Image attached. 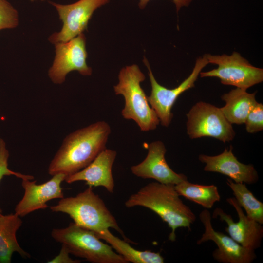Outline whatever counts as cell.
<instances>
[{
	"mask_svg": "<svg viewBox=\"0 0 263 263\" xmlns=\"http://www.w3.org/2000/svg\"><path fill=\"white\" fill-rule=\"evenodd\" d=\"M111 132L109 124L100 121L70 134L51 162L49 174L67 176L85 168L106 148Z\"/></svg>",
	"mask_w": 263,
	"mask_h": 263,
	"instance_id": "6da1fadb",
	"label": "cell"
},
{
	"mask_svg": "<svg viewBox=\"0 0 263 263\" xmlns=\"http://www.w3.org/2000/svg\"><path fill=\"white\" fill-rule=\"evenodd\" d=\"M179 196L174 185L151 182L131 195L125 205L128 208L143 207L153 211L171 229L169 240L174 242L176 229L184 227L191 231V225L196 219L194 212Z\"/></svg>",
	"mask_w": 263,
	"mask_h": 263,
	"instance_id": "7a4b0ae2",
	"label": "cell"
},
{
	"mask_svg": "<svg viewBox=\"0 0 263 263\" xmlns=\"http://www.w3.org/2000/svg\"><path fill=\"white\" fill-rule=\"evenodd\" d=\"M50 208L53 212L67 214L75 224L95 234L112 228L124 236L115 217L92 187L75 197L60 199L57 205Z\"/></svg>",
	"mask_w": 263,
	"mask_h": 263,
	"instance_id": "3957f363",
	"label": "cell"
},
{
	"mask_svg": "<svg viewBox=\"0 0 263 263\" xmlns=\"http://www.w3.org/2000/svg\"><path fill=\"white\" fill-rule=\"evenodd\" d=\"M118 79L114 90L116 95L124 97L125 105L121 111L123 118L133 120L142 132L155 130L160 121L141 86L145 79L144 74L137 65L133 64L120 70Z\"/></svg>",
	"mask_w": 263,
	"mask_h": 263,
	"instance_id": "277c9868",
	"label": "cell"
},
{
	"mask_svg": "<svg viewBox=\"0 0 263 263\" xmlns=\"http://www.w3.org/2000/svg\"><path fill=\"white\" fill-rule=\"evenodd\" d=\"M51 236L67 248L70 254L93 263H127L109 244L100 240L92 231L74 222L63 228H55Z\"/></svg>",
	"mask_w": 263,
	"mask_h": 263,
	"instance_id": "5b68a950",
	"label": "cell"
},
{
	"mask_svg": "<svg viewBox=\"0 0 263 263\" xmlns=\"http://www.w3.org/2000/svg\"><path fill=\"white\" fill-rule=\"evenodd\" d=\"M209 63L217 64V68L200 72V76L216 77L224 85L247 90L263 81V69L253 66L237 52L231 56L205 55Z\"/></svg>",
	"mask_w": 263,
	"mask_h": 263,
	"instance_id": "8992f818",
	"label": "cell"
},
{
	"mask_svg": "<svg viewBox=\"0 0 263 263\" xmlns=\"http://www.w3.org/2000/svg\"><path fill=\"white\" fill-rule=\"evenodd\" d=\"M187 131L190 138L211 137L225 143L232 140L235 132L220 108L200 101L187 114Z\"/></svg>",
	"mask_w": 263,
	"mask_h": 263,
	"instance_id": "52a82bcc",
	"label": "cell"
},
{
	"mask_svg": "<svg viewBox=\"0 0 263 263\" xmlns=\"http://www.w3.org/2000/svg\"><path fill=\"white\" fill-rule=\"evenodd\" d=\"M143 62L148 70L151 87L150 94L147 96L148 101L155 112L161 125L167 127L171 122L173 117L171 109L177 99L183 92L194 87L199 74L209 62L205 55L203 57H199L189 76L177 87L170 89L157 82L145 57Z\"/></svg>",
	"mask_w": 263,
	"mask_h": 263,
	"instance_id": "ba28073f",
	"label": "cell"
},
{
	"mask_svg": "<svg viewBox=\"0 0 263 263\" xmlns=\"http://www.w3.org/2000/svg\"><path fill=\"white\" fill-rule=\"evenodd\" d=\"M56 56L48 75L55 84H61L66 75L77 71L84 76L91 75L92 68L87 65L86 38L81 33L65 42L55 44Z\"/></svg>",
	"mask_w": 263,
	"mask_h": 263,
	"instance_id": "9c48e42d",
	"label": "cell"
},
{
	"mask_svg": "<svg viewBox=\"0 0 263 263\" xmlns=\"http://www.w3.org/2000/svg\"><path fill=\"white\" fill-rule=\"evenodd\" d=\"M109 0H79L69 5L50 2L57 10L63 22L61 30L53 33L49 40L54 44L67 42L87 29L94 11L109 2Z\"/></svg>",
	"mask_w": 263,
	"mask_h": 263,
	"instance_id": "30bf717a",
	"label": "cell"
},
{
	"mask_svg": "<svg viewBox=\"0 0 263 263\" xmlns=\"http://www.w3.org/2000/svg\"><path fill=\"white\" fill-rule=\"evenodd\" d=\"M199 218L205 227V231L197 240L199 245L208 241L216 244L218 248L212 253L213 258L222 263H250L256 258L255 250L244 247L230 236L215 231L211 224V217L207 209L202 210Z\"/></svg>",
	"mask_w": 263,
	"mask_h": 263,
	"instance_id": "8fae6325",
	"label": "cell"
},
{
	"mask_svg": "<svg viewBox=\"0 0 263 263\" xmlns=\"http://www.w3.org/2000/svg\"><path fill=\"white\" fill-rule=\"evenodd\" d=\"M226 201L235 208L238 221L234 222L230 214L218 207L214 210L212 217H219L220 220L225 221L227 225L225 231L241 245L253 250L260 247L263 237V226L244 213L235 197L227 198Z\"/></svg>",
	"mask_w": 263,
	"mask_h": 263,
	"instance_id": "7c38bea8",
	"label": "cell"
},
{
	"mask_svg": "<svg viewBox=\"0 0 263 263\" xmlns=\"http://www.w3.org/2000/svg\"><path fill=\"white\" fill-rule=\"evenodd\" d=\"M66 176L65 174L57 173L41 184H36V180L22 179L24 194L16 205L15 213L23 217L35 210L46 208L48 207L46 203L51 200L63 198L61 184Z\"/></svg>",
	"mask_w": 263,
	"mask_h": 263,
	"instance_id": "4fadbf2b",
	"label": "cell"
},
{
	"mask_svg": "<svg viewBox=\"0 0 263 263\" xmlns=\"http://www.w3.org/2000/svg\"><path fill=\"white\" fill-rule=\"evenodd\" d=\"M148 150L146 157L141 162L131 167L134 175L174 185L188 179L185 175L175 172L169 166L165 157L167 150L162 141L150 143L148 145Z\"/></svg>",
	"mask_w": 263,
	"mask_h": 263,
	"instance_id": "5bb4252c",
	"label": "cell"
},
{
	"mask_svg": "<svg viewBox=\"0 0 263 263\" xmlns=\"http://www.w3.org/2000/svg\"><path fill=\"white\" fill-rule=\"evenodd\" d=\"M198 159L205 164L204 168L205 171L221 173L227 176L235 183L253 184L258 181V174L253 165L239 161L233 153L231 146L229 149L225 148L219 155L200 154Z\"/></svg>",
	"mask_w": 263,
	"mask_h": 263,
	"instance_id": "9a60e30c",
	"label": "cell"
},
{
	"mask_svg": "<svg viewBox=\"0 0 263 263\" xmlns=\"http://www.w3.org/2000/svg\"><path fill=\"white\" fill-rule=\"evenodd\" d=\"M116 155L115 150L105 148L85 168L67 175L65 181L69 184L84 181L90 187L101 186L108 192L113 193L114 182L112 168Z\"/></svg>",
	"mask_w": 263,
	"mask_h": 263,
	"instance_id": "2e32d148",
	"label": "cell"
},
{
	"mask_svg": "<svg viewBox=\"0 0 263 263\" xmlns=\"http://www.w3.org/2000/svg\"><path fill=\"white\" fill-rule=\"evenodd\" d=\"M256 94V92L249 93L246 90L237 88L222 96L225 104L220 109L231 124L240 125L244 123L248 113L257 103Z\"/></svg>",
	"mask_w": 263,
	"mask_h": 263,
	"instance_id": "e0dca14e",
	"label": "cell"
},
{
	"mask_svg": "<svg viewBox=\"0 0 263 263\" xmlns=\"http://www.w3.org/2000/svg\"><path fill=\"white\" fill-rule=\"evenodd\" d=\"M22 224L20 217L16 213L0 217V263H10L14 252H17L23 258H30L29 253L20 246L16 238V232Z\"/></svg>",
	"mask_w": 263,
	"mask_h": 263,
	"instance_id": "ac0fdd59",
	"label": "cell"
},
{
	"mask_svg": "<svg viewBox=\"0 0 263 263\" xmlns=\"http://www.w3.org/2000/svg\"><path fill=\"white\" fill-rule=\"evenodd\" d=\"M109 244L116 252L128 262L133 263H163L164 259L160 253L151 250L135 249L128 242L113 235L109 229L95 234Z\"/></svg>",
	"mask_w": 263,
	"mask_h": 263,
	"instance_id": "d6986e66",
	"label": "cell"
},
{
	"mask_svg": "<svg viewBox=\"0 0 263 263\" xmlns=\"http://www.w3.org/2000/svg\"><path fill=\"white\" fill-rule=\"evenodd\" d=\"M174 188L179 196L210 209L216 202L220 200L217 186L214 185H202L184 180L175 185Z\"/></svg>",
	"mask_w": 263,
	"mask_h": 263,
	"instance_id": "ffe728a7",
	"label": "cell"
},
{
	"mask_svg": "<svg viewBox=\"0 0 263 263\" xmlns=\"http://www.w3.org/2000/svg\"><path fill=\"white\" fill-rule=\"evenodd\" d=\"M226 184L231 189L238 203L245 210L246 216L262 225L263 203L254 196L247 188L245 184L235 183L230 178H228Z\"/></svg>",
	"mask_w": 263,
	"mask_h": 263,
	"instance_id": "44dd1931",
	"label": "cell"
},
{
	"mask_svg": "<svg viewBox=\"0 0 263 263\" xmlns=\"http://www.w3.org/2000/svg\"><path fill=\"white\" fill-rule=\"evenodd\" d=\"M18 23L17 11L6 0H0V30L14 28Z\"/></svg>",
	"mask_w": 263,
	"mask_h": 263,
	"instance_id": "7402d4cb",
	"label": "cell"
},
{
	"mask_svg": "<svg viewBox=\"0 0 263 263\" xmlns=\"http://www.w3.org/2000/svg\"><path fill=\"white\" fill-rule=\"evenodd\" d=\"M248 133H254L263 129V105L257 103L251 109L244 123Z\"/></svg>",
	"mask_w": 263,
	"mask_h": 263,
	"instance_id": "603a6c76",
	"label": "cell"
},
{
	"mask_svg": "<svg viewBox=\"0 0 263 263\" xmlns=\"http://www.w3.org/2000/svg\"><path fill=\"white\" fill-rule=\"evenodd\" d=\"M9 154L6 148V144L2 139L0 138V182L3 176L14 175L21 179L32 180L34 177L16 172L9 169L8 168V159ZM0 209V218L2 215Z\"/></svg>",
	"mask_w": 263,
	"mask_h": 263,
	"instance_id": "cb8c5ba5",
	"label": "cell"
},
{
	"mask_svg": "<svg viewBox=\"0 0 263 263\" xmlns=\"http://www.w3.org/2000/svg\"><path fill=\"white\" fill-rule=\"evenodd\" d=\"M70 252L65 246L62 244L60 251L58 255L52 260L47 262L48 263H79V260L72 259L69 256Z\"/></svg>",
	"mask_w": 263,
	"mask_h": 263,
	"instance_id": "d4e9b609",
	"label": "cell"
},
{
	"mask_svg": "<svg viewBox=\"0 0 263 263\" xmlns=\"http://www.w3.org/2000/svg\"><path fill=\"white\" fill-rule=\"evenodd\" d=\"M150 0H140L139 7L140 9L145 7L148 2ZM175 4L177 11L178 12L181 7L183 6H188L192 0H172Z\"/></svg>",
	"mask_w": 263,
	"mask_h": 263,
	"instance_id": "484cf974",
	"label": "cell"
},
{
	"mask_svg": "<svg viewBox=\"0 0 263 263\" xmlns=\"http://www.w3.org/2000/svg\"><path fill=\"white\" fill-rule=\"evenodd\" d=\"M31 0V1H34L38 0ZM41 0V1H44V0Z\"/></svg>",
	"mask_w": 263,
	"mask_h": 263,
	"instance_id": "4316f807",
	"label": "cell"
}]
</instances>
